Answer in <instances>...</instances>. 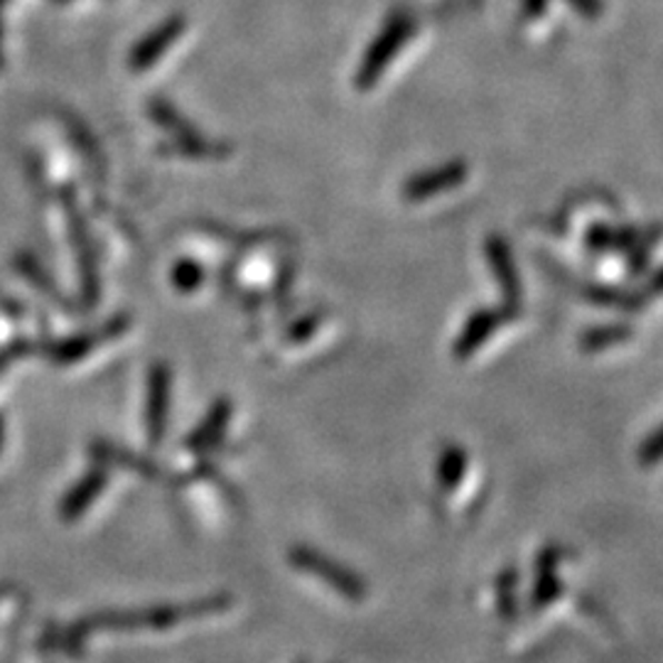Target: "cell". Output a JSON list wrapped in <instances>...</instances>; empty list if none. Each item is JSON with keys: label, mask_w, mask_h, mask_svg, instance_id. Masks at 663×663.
Returning a JSON list of instances; mask_svg holds the SVG:
<instances>
[{"label": "cell", "mask_w": 663, "mask_h": 663, "mask_svg": "<svg viewBox=\"0 0 663 663\" xmlns=\"http://www.w3.org/2000/svg\"><path fill=\"white\" fill-rule=\"evenodd\" d=\"M177 34H180V22H177V20L165 22V26L158 32L150 34V40H146L133 52V67L136 69L150 67V62H156V59L160 57V52L177 38Z\"/></svg>", "instance_id": "cell-1"}]
</instances>
